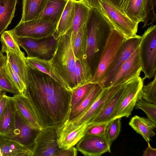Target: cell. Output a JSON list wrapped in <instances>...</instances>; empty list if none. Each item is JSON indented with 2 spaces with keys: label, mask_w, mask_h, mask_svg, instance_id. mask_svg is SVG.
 I'll list each match as a JSON object with an SVG mask.
<instances>
[{
  "label": "cell",
  "mask_w": 156,
  "mask_h": 156,
  "mask_svg": "<svg viewBox=\"0 0 156 156\" xmlns=\"http://www.w3.org/2000/svg\"><path fill=\"white\" fill-rule=\"evenodd\" d=\"M27 66L28 82L24 94L42 128L64 122L70 111L72 91L48 75Z\"/></svg>",
  "instance_id": "6da1fadb"
},
{
  "label": "cell",
  "mask_w": 156,
  "mask_h": 156,
  "mask_svg": "<svg viewBox=\"0 0 156 156\" xmlns=\"http://www.w3.org/2000/svg\"><path fill=\"white\" fill-rule=\"evenodd\" d=\"M87 31L86 59L92 73L97 67L101 54L113 28L101 11L91 9L86 23Z\"/></svg>",
  "instance_id": "7a4b0ae2"
},
{
  "label": "cell",
  "mask_w": 156,
  "mask_h": 156,
  "mask_svg": "<svg viewBox=\"0 0 156 156\" xmlns=\"http://www.w3.org/2000/svg\"><path fill=\"white\" fill-rule=\"evenodd\" d=\"M72 34L71 29L57 40L55 50L49 59L52 67L71 91L78 87Z\"/></svg>",
  "instance_id": "3957f363"
},
{
  "label": "cell",
  "mask_w": 156,
  "mask_h": 156,
  "mask_svg": "<svg viewBox=\"0 0 156 156\" xmlns=\"http://www.w3.org/2000/svg\"><path fill=\"white\" fill-rule=\"evenodd\" d=\"M126 39L117 30L112 29L90 83H99L105 78Z\"/></svg>",
  "instance_id": "277c9868"
},
{
  "label": "cell",
  "mask_w": 156,
  "mask_h": 156,
  "mask_svg": "<svg viewBox=\"0 0 156 156\" xmlns=\"http://www.w3.org/2000/svg\"><path fill=\"white\" fill-rule=\"evenodd\" d=\"M156 26L149 27L141 36L139 46L144 78L150 79L156 74Z\"/></svg>",
  "instance_id": "5b68a950"
},
{
  "label": "cell",
  "mask_w": 156,
  "mask_h": 156,
  "mask_svg": "<svg viewBox=\"0 0 156 156\" xmlns=\"http://www.w3.org/2000/svg\"><path fill=\"white\" fill-rule=\"evenodd\" d=\"M100 10L112 26L126 39L137 36L138 23L123 14L109 0H101Z\"/></svg>",
  "instance_id": "8992f818"
},
{
  "label": "cell",
  "mask_w": 156,
  "mask_h": 156,
  "mask_svg": "<svg viewBox=\"0 0 156 156\" xmlns=\"http://www.w3.org/2000/svg\"><path fill=\"white\" fill-rule=\"evenodd\" d=\"M55 28V25L50 22L36 19L19 22L11 30L17 37H28L40 41L52 37Z\"/></svg>",
  "instance_id": "52a82bcc"
},
{
  "label": "cell",
  "mask_w": 156,
  "mask_h": 156,
  "mask_svg": "<svg viewBox=\"0 0 156 156\" xmlns=\"http://www.w3.org/2000/svg\"><path fill=\"white\" fill-rule=\"evenodd\" d=\"M144 80L139 76L124 84L123 94L115 111L113 119L124 117L128 118L131 115Z\"/></svg>",
  "instance_id": "ba28073f"
},
{
  "label": "cell",
  "mask_w": 156,
  "mask_h": 156,
  "mask_svg": "<svg viewBox=\"0 0 156 156\" xmlns=\"http://www.w3.org/2000/svg\"><path fill=\"white\" fill-rule=\"evenodd\" d=\"M14 35L19 46L26 51L27 57H37L46 60H49L51 57L57 41L52 37L39 41L28 37H18Z\"/></svg>",
  "instance_id": "9c48e42d"
},
{
  "label": "cell",
  "mask_w": 156,
  "mask_h": 156,
  "mask_svg": "<svg viewBox=\"0 0 156 156\" xmlns=\"http://www.w3.org/2000/svg\"><path fill=\"white\" fill-rule=\"evenodd\" d=\"M40 131L26 122L16 111L15 129L10 135L5 138L17 142L34 153L36 140Z\"/></svg>",
  "instance_id": "30bf717a"
},
{
  "label": "cell",
  "mask_w": 156,
  "mask_h": 156,
  "mask_svg": "<svg viewBox=\"0 0 156 156\" xmlns=\"http://www.w3.org/2000/svg\"><path fill=\"white\" fill-rule=\"evenodd\" d=\"M142 71L139 46L123 63L110 81L108 87L123 85L140 76Z\"/></svg>",
  "instance_id": "8fae6325"
},
{
  "label": "cell",
  "mask_w": 156,
  "mask_h": 156,
  "mask_svg": "<svg viewBox=\"0 0 156 156\" xmlns=\"http://www.w3.org/2000/svg\"><path fill=\"white\" fill-rule=\"evenodd\" d=\"M58 125L42 128L36 140V146L33 156H56L60 148L57 143Z\"/></svg>",
  "instance_id": "7c38bea8"
},
{
  "label": "cell",
  "mask_w": 156,
  "mask_h": 156,
  "mask_svg": "<svg viewBox=\"0 0 156 156\" xmlns=\"http://www.w3.org/2000/svg\"><path fill=\"white\" fill-rule=\"evenodd\" d=\"M123 85H116L103 89L96 99L83 114L71 121H66L69 125L73 126L88 125L99 112L106 101L119 90Z\"/></svg>",
  "instance_id": "4fadbf2b"
},
{
  "label": "cell",
  "mask_w": 156,
  "mask_h": 156,
  "mask_svg": "<svg viewBox=\"0 0 156 156\" xmlns=\"http://www.w3.org/2000/svg\"><path fill=\"white\" fill-rule=\"evenodd\" d=\"M140 37L137 35L125 40L107 75L98 83L102 88H108L110 81L120 67L139 47Z\"/></svg>",
  "instance_id": "5bb4252c"
},
{
  "label": "cell",
  "mask_w": 156,
  "mask_h": 156,
  "mask_svg": "<svg viewBox=\"0 0 156 156\" xmlns=\"http://www.w3.org/2000/svg\"><path fill=\"white\" fill-rule=\"evenodd\" d=\"M77 151L85 156H100L111 153V146L105 136L86 134L77 144Z\"/></svg>",
  "instance_id": "9a60e30c"
},
{
  "label": "cell",
  "mask_w": 156,
  "mask_h": 156,
  "mask_svg": "<svg viewBox=\"0 0 156 156\" xmlns=\"http://www.w3.org/2000/svg\"><path fill=\"white\" fill-rule=\"evenodd\" d=\"M88 125L76 126L69 125L66 121L59 125L57 129V143L61 149H67L74 146L85 135Z\"/></svg>",
  "instance_id": "2e32d148"
},
{
  "label": "cell",
  "mask_w": 156,
  "mask_h": 156,
  "mask_svg": "<svg viewBox=\"0 0 156 156\" xmlns=\"http://www.w3.org/2000/svg\"><path fill=\"white\" fill-rule=\"evenodd\" d=\"M16 105V112L28 123L41 130L40 124L35 112L28 98L24 94L14 95L12 97Z\"/></svg>",
  "instance_id": "e0dca14e"
},
{
  "label": "cell",
  "mask_w": 156,
  "mask_h": 156,
  "mask_svg": "<svg viewBox=\"0 0 156 156\" xmlns=\"http://www.w3.org/2000/svg\"><path fill=\"white\" fill-rule=\"evenodd\" d=\"M146 0H121L117 9L134 22H143Z\"/></svg>",
  "instance_id": "ac0fdd59"
},
{
  "label": "cell",
  "mask_w": 156,
  "mask_h": 156,
  "mask_svg": "<svg viewBox=\"0 0 156 156\" xmlns=\"http://www.w3.org/2000/svg\"><path fill=\"white\" fill-rule=\"evenodd\" d=\"M124 85L106 101L99 112L89 124L107 123L113 119L114 112L123 94Z\"/></svg>",
  "instance_id": "d6986e66"
},
{
  "label": "cell",
  "mask_w": 156,
  "mask_h": 156,
  "mask_svg": "<svg viewBox=\"0 0 156 156\" xmlns=\"http://www.w3.org/2000/svg\"><path fill=\"white\" fill-rule=\"evenodd\" d=\"M16 111L13 99L8 96L6 105L0 117V135L5 137L10 135L15 129Z\"/></svg>",
  "instance_id": "ffe728a7"
},
{
  "label": "cell",
  "mask_w": 156,
  "mask_h": 156,
  "mask_svg": "<svg viewBox=\"0 0 156 156\" xmlns=\"http://www.w3.org/2000/svg\"><path fill=\"white\" fill-rule=\"evenodd\" d=\"M68 1L48 0L44 10L37 19L50 22L56 27Z\"/></svg>",
  "instance_id": "44dd1931"
},
{
  "label": "cell",
  "mask_w": 156,
  "mask_h": 156,
  "mask_svg": "<svg viewBox=\"0 0 156 156\" xmlns=\"http://www.w3.org/2000/svg\"><path fill=\"white\" fill-rule=\"evenodd\" d=\"M103 89L98 83H92L91 89L87 96L79 104L70 111L66 120L71 121L81 115L96 99Z\"/></svg>",
  "instance_id": "7402d4cb"
},
{
  "label": "cell",
  "mask_w": 156,
  "mask_h": 156,
  "mask_svg": "<svg viewBox=\"0 0 156 156\" xmlns=\"http://www.w3.org/2000/svg\"><path fill=\"white\" fill-rule=\"evenodd\" d=\"M74 11V0H68L52 36L56 40L71 28Z\"/></svg>",
  "instance_id": "603a6c76"
},
{
  "label": "cell",
  "mask_w": 156,
  "mask_h": 156,
  "mask_svg": "<svg viewBox=\"0 0 156 156\" xmlns=\"http://www.w3.org/2000/svg\"><path fill=\"white\" fill-rule=\"evenodd\" d=\"M33 154L32 151L0 135V156H33Z\"/></svg>",
  "instance_id": "cb8c5ba5"
},
{
  "label": "cell",
  "mask_w": 156,
  "mask_h": 156,
  "mask_svg": "<svg viewBox=\"0 0 156 156\" xmlns=\"http://www.w3.org/2000/svg\"><path fill=\"white\" fill-rule=\"evenodd\" d=\"M74 16L71 28L72 42L80 28L86 23L91 9L83 0H74Z\"/></svg>",
  "instance_id": "d4e9b609"
},
{
  "label": "cell",
  "mask_w": 156,
  "mask_h": 156,
  "mask_svg": "<svg viewBox=\"0 0 156 156\" xmlns=\"http://www.w3.org/2000/svg\"><path fill=\"white\" fill-rule=\"evenodd\" d=\"M26 61L27 65L31 68L48 75L62 86L70 90L65 82L52 67L49 60L37 57H27Z\"/></svg>",
  "instance_id": "484cf974"
},
{
  "label": "cell",
  "mask_w": 156,
  "mask_h": 156,
  "mask_svg": "<svg viewBox=\"0 0 156 156\" xmlns=\"http://www.w3.org/2000/svg\"><path fill=\"white\" fill-rule=\"evenodd\" d=\"M129 125L147 143H149L151 138L155 135L154 130L156 127V124L148 119L135 115L131 119Z\"/></svg>",
  "instance_id": "4316f807"
},
{
  "label": "cell",
  "mask_w": 156,
  "mask_h": 156,
  "mask_svg": "<svg viewBox=\"0 0 156 156\" xmlns=\"http://www.w3.org/2000/svg\"><path fill=\"white\" fill-rule=\"evenodd\" d=\"M48 0H23L22 22L36 19L44 10Z\"/></svg>",
  "instance_id": "83f0119b"
},
{
  "label": "cell",
  "mask_w": 156,
  "mask_h": 156,
  "mask_svg": "<svg viewBox=\"0 0 156 156\" xmlns=\"http://www.w3.org/2000/svg\"><path fill=\"white\" fill-rule=\"evenodd\" d=\"M18 0H0V35L10 24Z\"/></svg>",
  "instance_id": "f1b7e54d"
},
{
  "label": "cell",
  "mask_w": 156,
  "mask_h": 156,
  "mask_svg": "<svg viewBox=\"0 0 156 156\" xmlns=\"http://www.w3.org/2000/svg\"><path fill=\"white\" fill-rule=\"evenodd\" d=\"M6 54L7 61L26 87L28 82V69L26 61V58H23L17 54L12 52H8Z\"/></svg>",
  "instance_id": "f546056e"
},
{
  "label": "cell",
  "mask_w": 156,
  "mask_h": 156,
  "mask_svg": "<svg viewBox=\"0 0 156 156\" xmlns=\"http://www.w3.org/2000/svg\"><path fill=\"white\" fill-rule=\"evenodd\" d=\"M87 41V31L86 23L80 28L74 41L72 42L76 60L83 58H86Z\"/></svg>",
  "instance_id": "4dcf8cb0"
},
{
  "label": "cell",
  "mask_w": 156,
  "mask_h": 156,
  "mask_svg": "<svg viewBox=\"0 0 156 156\" xmlns=\"http://www.w3.org/2000/svg\"><path fill=\"white\" fill-rule=\"evenodd\" d=\"M0 41L2 44L1 52L14 53L26 58L25 54L20 48L15 37L11 30L5 31L1 36Z\"/></svg>",
  "instance_id": "1f68e13d"
},
{
  "label": "cell",
  "mask_w": 156,
  "mask_h": 156,
  "mask_svg": "<svg viewBox=\"0 0 156 156\" xmlns=\"http://www.w3.org/2000/svg\"><path fill=\"white\" fill-rule=\"evenodd\" d=\"M75 74L78 87L90 83L93 74L90 67L86 58L76 59Z\"/></svg>",
  "instance_id": "d6a6232c"
},
{
  "label": "cell",
  "mask_w": 156,
  "mask_h": 156,
  "mask_svg": "<svg viewBox=\"0 0 156 156\" xmlns=\"http://www.w3.org/2000/svg\"><path fill=\"white\" fill-rule=\"evenodd\" d=\"M92 84V83H88L78 86L72 90L70 111L86 97L91 89Z\"/></svg>",
  "instance_id": "836d02e7"
},
{
  "label": "cell",
  "mask_w": 156,
  "mask_h": 156,
  "mask_svg": "<svg viewBox=\"0 0 156 156\" xmlns=\"http://www.w3.org/2000/svg\"><path fill=\"white\" fill-rule=\"evenodd\" d=\"M121 118H116L107 123L105 136L110 145L120 133L121 125Z\"/></svg>",
  "instance_id": "e575fe53"
},
{
  "label": "cell",
  "mask_w": 156,
  "mask_h": 156,
  "mask_svg": "<svg viewBox=\"0 0 156 156\" xmlns=\"http://www.w3.org/2000/svg\"><path fill=\"white\" fill-rule=\"evenodd\" d=\"M140 96L148 102L156 104V74L154 79L147 85H143L140 91Z\"/></svg>",
  "instance_id": "d590c367"
},
{
  "label": "cell",
  "mask_w": 156,
  "mask_h": 156,
  "mask_svg": "<svg viewBox=\"0 0 156 156\" xmlns=\"http://www.w3.org/2000/svg\"><path fill=\"white\" fill-rule=\"evenodd\" d=\"M135 107L136 109L142 110L146 114L148 119L156 124V104L146 101L139 95Z\"/></svg>",
  "instance_id": "8d00e7d4"
},
{
  "label": "cell",
  "mask_w": 156,
  "mask_h": 156,
  "mask_svg": "<svg viewBox=\"0 0 156 156\" xmlns=\"http://www.w3.org/2000/svg\"><path fill=\"white\" fill-rule=\"evenodd\" d=\"M5 71L8 77L18 89L20 94H24L26 88L25 84L7 61L5 66Z\"/></svg>",
  "instance_id": "74e56055"
},
{
  "label": "cell",
  "mask_w": 156,
  "mask_h": 156,
  "mask_svg": "<svg viewBox=\"0 0 156 156\" xmlns=\"http://www.w3.org/2000/svg\"><path fill=\"white\" fill-rule=\"evenodd\" d=\"M0 88L2 91L9 92L14 95L20 94L6 75L5 68L0 70Z\"/></svg>",
  "instance_id": "f35d334b"
},
{
  "label": "cell",
  "mask_w": 156,
  "mask_h": 156,
  "mask_svg": "<svg viewBox=\"0 0 156 156\" xmlns=\"http://www.w3.org/2000/svg\"><path fill=\"white\" fill-rule=\"evenodd\" d=\"M156 6V0H146L145 9V17L144 25L142 28H144L149 25L148 21L150 20V24H152L156 20V15L154 12V8Z\"/></svg>",
  "instance_id": "ab89813d"
},
{
  "label": "cell",
  "mask_w": 156,
  "mask_h": 156,
  "mask_svg": "<svg viewBox=\"0 0 156 156\" xmlns=\"http://www.w3.org/2000/svg\"><path fill=\"white\" fill-rule=\"evenodd\" d=\"M107 123L88 124L86 129L85 134L105 136Z\"/></svg>",
  "instance_id": "60d3db41"
},
{
  "label": "cell",
  "mask_w": 156,
  "mask_h": 156,
  "mask_svg": "<svg viewBox=\"0 0 156 156\" xmlns=\"http://www.w3.org/2000/svg\"><path fill=\"white\" fill-rule=\"evenodd\" d=\"M77 151L76 147L72 146L67 149H61L57 154L56 156H76Z\"/></svg>",
  "instance_id": "b9f144b4"
},
{
  "label": "cell",
  "mask_w": 156,
  "mask_h": 156,
  "mask_svg": "<svg viewBox=\"0 0 156 156\" xmlns=\"http://www.w3.org/2000/svg\"><path fill=\"white\" fill-rule=\"evenodd\" d=\"M86 4L90 9H101V0H83Z\"/></svg>",
  "instance_id": "7bdbcfd3"
},
{
  "label": "cell",
  "mask_w": 156,
  "mask_h": 156,
  "mask_svg": "<svg viewBox=\"0 0 156 156\" xmlns=\"http://www.w3.org/2000/svg\"><path fill=\"white\" fill-rule=\"evenodd\" d=\"M148 143V146L145 150L143 151V156H156V149L154 148L150 145V143Z\"/></svg>",
  "instance_id": "ee69618b"
},
{
  "label": "cell",
  "mask_w": 156,
  "mask_h": 156,
  "mask_svg": "<svg viewBox=\"0 0 156 156\" xmlns=\"http://www.w3.org/2000/svg\"><path fill=\"white\" fill-rule=\"evenodd\" d=\"M8 96L6 94L0 100V117L2 115L6 105Z\"/></svg>",
  "instance_id": "f6af8a7d"
},
{
  "label": "cell",
  "mask_w": 156,
  "mask_h": 156,
  "mask_svg": "<svg viewBox=\"0 0 156 156\" xmlns=\"http://www.w3.org/2000/svg\"><path fill=\"white\" fill-rule=\"evenodd\" d=\"M7 62V56L0 51V70L4 69Z\"/></svg>",
  "instance_id": "bcb514c9"
},
{
  "label": "cell",
  "mask_w": 156,
  "mask_h": 156,
  "mask_svg": "<svg viewBox=\"0 0 156 156\" xmlns=\"http://www.w3.org/2000/svg\"><path fill=\"white\" fill-rule=\"evenodd\" d=\"M117 8L121 0H109Z\"/></svg>",
  "instance_id": "7dc6e473"
},
{
  "label": "cell",
  "mask_w": 156,
  "mask_h": 156,
  "mask_svg": "<svg viewBox=\"0 0 156 156\" xmlns=\"http://www.w3.org/2000/svg\"><path fill=\"white\" fill-rule=\"evenodd\" d=\"M5 94V92L2 91L0 93V100L1 99L3 96Z\"/></svg>",
  "instance_id": "c3c4849f"
},
{
  "label": "cell",
  "mask_w": 156,
  "mask_h": 156,
  "mask_svg": "<svg viewBox=\"0 0 156 156\" xmlns=\"http://www.w3.org/2000/svg\"><path fill=\"white\" fill-rule=\"evenodd\" d=\"M2 91V90L0 88V93Z\"/></svg>",
  "instance_id": "681fc988"
}]
</instances>
